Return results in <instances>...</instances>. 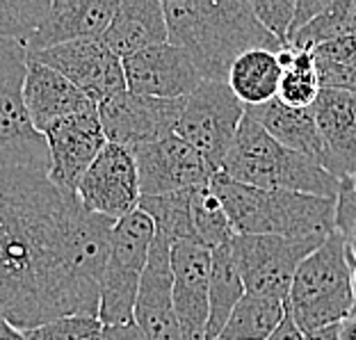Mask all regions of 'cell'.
<instances>
[{
  "label": "cell",
  "instance_id": "cell-1",
  "mask_svg": "<svg viewBox=\"0 0 356 340\" xmlns=\"http://www.w3.org/2000/svg\"><path fill=\"white\" fill-rule=\"evenodd\" d=\"M115 224L48 174L0 169V318L30 331L99 315Z\"/></svg>",
  "mask_w": 356,
  "mask_h": 340
},
{
  "label": "cell",
  "instance_id": "cell-2",
  "mask_svg": "<svg viewBox=\"0 0 356 340\" xmlns=\"http://www.w3.org/2000/svg\"><path fill=\"white\" fill-rule=\"evenodd\" d=\"M163 7L169 44L190 55L204 80L226 83L233 62L254 48L274 53L286 48L245 0H167Z\"/></svg>",
  "mask_w": 356,
  "mask_h": 340
},
{
  "label": "cell",
  "instance_id": "cell-3",
  "mask_svg": "<svg viewBox=\"0 0 356 340\" xmlns=\"http://www.w3.org/2000/svg\"><path fill=\"white\" fill-rule=\"evenodd\" d=\"M210 185L220 197L236 236L327 240L336 233V199L249 188L222 172L213 176Z\"/></svg>",
  "mask_w": 356,
  "mask_h": 340
},
{
  "label": "cell",
  "instance_id": "cell-4",
  "mask_svg": "<svg viewBox=\"0 0 356 340\" xmlns=\"http://www.w3.org/2000/svg\"><path fill=\"white\" fill-rule=\"evenodd\" d=\"M222 174L258 190H283L322 199H338L341 192V181L318 160L281 147L249 115H245L238 128Z\"/></svg>",
  "mask_w": 356,
  "mask_h": 340
},
{
  "label": "cell",
  "instance_id": "cell-5",
  "mask_svg": "<svg viewBox=\"0 0 356 340\" xmlns=\"http://www.w3.org/2000/svg\"><path fill=\"white\" fill-rule=\"evenodd\" d=\"M356 295L345 238L331 236L297 267L288 295V313L304 336L345 322L354 313Z\"/></svg>",
  "mask_w": 356,
  "mask_h": 340
},
{
  "label": "cell",
  "instance_id": "cell-6",
  "mask_svg": "<svg viewBox=\"0 0 356 340\" xmlns=\"http://www.w3.org/2000/svg\"><path fill=\"white\" fill-rule=\"evenodd\" d=\"M153 240L156 226L140 208L119 220L112 229L99 304V320L105 327L133 325L137 293L149 265Z\"/></svg>",
  "mask_w": 356,
  "mask_h": 340
},
{
  "label": "cell",
  "instance_id": "cell-7",
  "mask_svg": "<svg viewBox=\"0 0 356 340\" xmlns=\"http://www.w3.org/2000/svg\"><path fill=\"white\" fill-rule=\"evenodd\" d=\"M28 74V51L0 39V169L51 172L48 142L28 117L23 83Z\"/></svg>",
  "mask_w": 356,
  "mask_h": 340
},
{
  "label": "cell",
  "instance_id": "cell-8",
  "mask_svg": "<svg viewBox=\"0 0 356 340\" xmlns=\"http://www.w3.org/2000/svg\"><path fill=\"white\" fill-rule=\"evenodd\" d=\"M247 108L226 83L204 80L185 99L176 135L197 149L217 174L231 151Z\"/></svg>",
  "mask_w": 356,
  "mask_h": 340
},
{
  "label": "cell",
  "instance_id": "cell-9",
  "mask_svg": "<svg viewBox=\"0 0 356 340\" xmlns=\"http://www.w3.org/2000/svg\"><path fill=\"white\" fill-rule=\"evenodd\" d=\"M322 242V238L290 240L279 236H236L231 245L247 293L281 299L288 304L297 267Z\"/></svg>",
  "mask_w": 356,
  "mask_h": 340
},
{
  "label": "cell",
  "instance_id": "cell-10",
  "mask_svg": "<svg viewBox=\"0 0 356 340\" xmlns=\"http://www.w3.org/2000/svg\"><path fill=\"white\" fill-rule=\"evenodd\" d=\"M28 58L62 74L96 105L128 89L124 60L117 58L101 39L62 44L32 53Z\"/></svg>",
  "mask_w": 356,
  "mask_h": 340
},
{
  "label": "cell",
  "instance_id": "cell-11",
  "mask_svg": "<svg viewBox=\"0 0 356 340\" xmlns=\"http://www.w3.org/2000/svg\"><path fill=\"white\" fill-rule=\"evenodd\" d=\"M183 105L185 99H151V96L133 94L126 89L96 108H99L101 126L108 142L135 149L174 135Z\"/></svg>",
  "mask_w": 356,
  "mask_h": 340
},
{
  "label": "cell",
  "instance_id": "cell-12",
  "mask_svg": "<svg viewBox=\"0 0 356 340\" xmlns=\"http://www.w3.org/2000/svg\"><path fill=\"white\" fill-rule=\"evenodd\" d=\"M76 194L89 213L108 217L112 222L135 213L140 208L142 192L133 151L108 142V147L87 169Z\"/></svg>",
  "mask_w": 356,
  "mask_h": 340
},
{
  "label": "cell",
  "instance_id": "cell-13",
  "mask_svg": "<svg viewBox=\"0 0 356 340\" xmlns=\"http://www.w3.org/2000/svg\"><path fill=\"white\" fill-rule=\"evenodd\" d=\"M131 151L140 174L142 197H163L172 192L194 190L208 185L215 176L204 156L176 133Z\"/></svg>",
  "mask_w": 356,
  "mask_h": 340
},
{
  "label": "cell",
  "instance_id": "cell-14",
  "mask_svg": "<svg viewBox=\"0 0 356 340\" xmlns=\"http://www.w3.org/2000/svg\"><path fill=\"white\" fill-rule=\"evenodd\" d=\"M51 151V172L48 178L71 194L78 192V185L94 165L99 153L108 147V137L101 126L99 108H89L60 119L44 133Z\"/></svg>",
  "mask_w": 356,
  "mask_h": 340
},
{
  "label": "cell",
  "instance_id": "cell-15",
  "mask_svg": "<svg viewBox=\"0 0 356 340\" xmlns=\"http://www.w3.org/2000/svg\"><path fill=\"white\" fill-rule=\"evenodd\" d=\"M210 270L213 249L199 242L172 245L174 309L181 322L183 340H208Z\"/></svg>",
  "mask_w": 356,
  "mask_h": 340
},
{
  "label": "cell",
  "instance_id": "cell-16",
  "mask_svg": "<svg viewBox=\"0 0 356 340\" xmlns=\"http://www.w3.org/2000/svg\"><path fill=\"white\" fill-rule=\"evenodd\" d=\"M124 74L128 92L165 101L188 99L204 83L190 55L169 42L126 58Z\"/></svg>",
  "mask_w": 356,
  "mask_h": 340
},
{
  "label": "cell",
  "instance_id": "cell-17",
  "mask_svg": "<svg viewBox=\"0 0 356 340\" xmlns=\"http://www.w3.org/2000/svg\"><path fill=\"white\" fill-rule=\"evenodd\" d=\"M133 322L147 340H183L181 322L174 309L172 245L158 233L137 293Z\"/></svg>",
  "mask_w": 356,
  "mask_h": 340
},
{
  "label": "cell",
  "instance_id": "cell-18",
  "mask_svg": "<svg viewBox=\"0 0 356 340\" xmlns=\"http://www.w3.org/2000/svg\"><path fill=\"white\" fill-rule=\"evenodd\" d=\"M322 140L320 165L338 181L356 174V94L322 89L313 105Z\"/></svg>",
  "mask_w": 356,
  "mask_h": 340
},
{
  "label": "cell",
  "instance_id": "cell-19",
  "mask_svg": "<svg viewBox=\"0 0 356 340\" xmlns=\"http://www.w3.org/2000/svg\"><path fill=\"white\" fill-rule=\"evenodd\" d=\"M119 0H51L46 21L32 39L28 55L48 48L101 39L117 14Z\"/></svg>",
  "mask_w": 356,
  "mask_h": 340
},
{
  "label": "cell",
  "instance_id": "cell-20",
  "mask_svg": "<svg viewBox=\"0 0 356 340\" xmlns=\"http://www.w3.org/2000/svg\"><path fill=\"white\" fill-rule=\"evenodd\" d=\"M23 101H26V110L32 126L42 135L53 124H58L60 119H67L83 110L96 108V103L89 101L62 74L30 58H28L26 83H23Z\"/></svg>",
  "mask_w": 356,
  "mask_h": 340
},
{
  "label": "cell",
  "instance_id": "cell-21",
  "mask_svg": "<svg viewBox=\"0 0 356 340\" xmlns=\"http://www.w3.org/2000/svg\"><path fill=\"white\" fill-rule=\"evenodd\" d=\"M101 42L126 60L169 42L165 7L160 0H119L117 14Z\"/></svg>",
  "mask_w": 356,
  "mask_h": 340
},
{
  "label": "cell",
  "instance_id": "cell-22",
  "mask_svg": "<svg viewBox=\"0 0 356 340\" xmlns=\"http://www.w3.org/2000/svg\"><path fill=\"white\" fill-rule=\"evenodd\" d=\"M247 115L256 119L267 131V135L274 137L281 147L311 156L320 163L322 140L313 110H295L274 99L265 105H258V108H247Z\"/></svg>",
  "mask_w": 356,
  "mask_h": 340
},
{
  "label": "cell",
  "instance_id": "cell-23",
  "mask_svg": "<svg viewBox=\"0 0 356 340\" xmlns=\"http://www.w3.org/2000/svg\"><path fill=\"white\" fill-rule=\"evenodd\" d=\"M281 83L279 53L267 48H254L242 53L233 62L226 85L238 96L245 108H258L277 99Z\"/></svg>",
  "mask_w": 356,
  "mask_h": 340
},
{
  "label": "cell",
  "instance_id": "cell-24",
  "mask_svg": "<svg viewBox=\"0 0 356 340\" xmlns=\"http://www.w3.org/2000/svg\"><path fill=\"white\" fill-rule=\"evenodd\" d=\"M233 242V240H231ZM222 245L213 249V270H210V318H208V340L222 336L231 313L236 311L240 299L247 295L240 267L236 261L233 245Z\"/></svg>",
  "mask_w": 356,
  "mask_h": 340
},
{
  "label": "cell",
  "instance_id": "cell-25",
  "mask_svg": "<svg viewBox=\"0 0 356 340\" xmlns=\"http://www.w3.org/2000/svg\"><path fill=\"white\" fill-rule=\"evenodd\" d=\"M288 304L263 295H245L231 313L222 340H270L283 325Z\"/></svg>",
  "mask_w": 356,
  "mask_h": 340
},
{
  "label": "cell",
  "instance_id": "cell-26",
  "mask_svg": "<svg viewBox=\"0 0 356 340\" xmlns=\"http://www.w3.org/2000/svg\"><path fill=\"white\" fill-rule=\"evenodd\" d=\"M281 83L277 99L295 110H311L322 92L318 67L311 51L286 46L279 53Z\"/></svg>",
  "mask_w": 356,
  "mask_h": 340
},
{
  "label": "cell",
  "instance_id": "cell-27",
  "mask_svg": "<svg viewBox=\"0 0 356 340\" xmlns=\"http://www.w3.org/2000/svg\"><path fill=\"white\" fill-rule=\"evenodd\" d=\"M140 210L151 217L156 233L169 245L199 242L192 222V190L163 194V197H142Z\"/></svg>",
  "mask_w": 356,
  "mask_h": 340
},
{
  "label": "cell",
  "instance_id": "cell-28",
  "mask_svg": "<svg viewBox=\"0 0 356 340\" xmlns=\"http://www.w3.org/2000/svg\"><path fill=\"white\" fill-rule=\"evenodd\" d=\"M345 37H356V0H331L327 10L304 30H299L288 46L315 51L322 44Z\"/></svg>",
  "mask_w": 356,
  "mask_h": 340
},
{
  "label": "cell",
  "instance_id": "cell-29",
  "mask_svg": "<svg viewBox=\"0 0 356 340\" xmlns=\"http://www.w3.org/2000/svg\"><path fill=\"white\" fill-rule=\"evenodd\" d=\"M192 222L197 240L208 249L229 245L236 238L229 215L210 183L192 190Z\"/></svg>",
  "mask_w": 356,
  "mask_h": 340
},
{
  "label": "cell",
  "instance_id": "cell-30",
  "mask_svg": "<svg viewBox=\"0 0 356 340\" xmlns=\"http://www.w3.org/2000/svg\"><path fill=\"white\" fill-rule=\"evenodd\" d=\"M51 10V0H0V39L30 48Z\"/></svg>",
  "mask_w": 356,
  "mask_h": 340
},
{
  "label": "cell",
  "instance_id": "cell-31",
  "mask_svg": "<svg viewBox=\"0 0 356 340\" xmlns=\"http://www.w3.org/2000/svg\"><path fill=\"white\" fill-rule=\"evenodd\" d=\"M103 334L99 315H69L26 331L28 340H103Z\"/></svg>",
  "mask_w": 356,
  "mask_h": 340
},
{
  "label": "cell",
  "instance_id": "cell-32",
  "mask_svg": "<svg viewBox=\"0 0 356 340\" xmlns=\"http://www.w3.org/2000/svg\"><path fill=\"white\" fill-rule=\"evenodd\" d=\"M249 3H252V10L256 19L261 21V26L286 46L288 32L295 19L297 0H249Z\"/></svg>",
  "mask_w": 356,
  "mask_h": 340
},
{
  "label": "cell",
  "instance_id": "cell-33",
  "mask_svg": "<svg viewBox=\"0 0 356 340\" xmlns=\"http://www.w3.org/2000/svg\"><path fill=\"white\" fill-rule=\"evenodd\" d=\"M315 67H318V78H320L322 89L356 94V67L336 64V62H322V60H315Z\"/></svg>",
  "mask_w": 356,
  "mask_h": 340
},
{
  "label": "cell",
  "instance_id": "cell-34",
  "mask_svg": "<svg viewBox=\"0 0 356 340\" xmlns=\"http://www.w3.org/2000/svg\"><path fill=\"white\" fill-rule=\"evenodd\" d=\"M329 5H331V0H297L295 19H293V26H290V32H288V42L297 35L299 30H304L311 21L318 19ZM288 42H286V46H288Z\"/></svg>",
  "mask_w": 356,
  "mask_h": 340
},
{
  "label": "cell",
  "instance_id": "cell-35",
  "mask_svg": "<svg viewBox=\"0 0 356 340\" xmlns=\"http://www.w3.org/2000/svg\"><path fill=\"white\" fill-rule=\"evenodd\" d=\"M103 340H147L137 325H119V327H105Z\"/></svg>",
  "mask_w": 356,
  "mask_h": 340
},
{
  "label": "cell",
  "instance_id": "cell-36",
  "mask_svg": "<svg viewBox=\"0 0 356 340\" xmlns=\"http://www.w3.org/2000/svg\"><path fill=\"white\" fill-rule=\"evenodd\" d=\"M270 340H306V336L297 329V325H295L293 318H290V313H288L286 320H283V325L277 329V334H274Z\"/></svg>",
  "mask_w": 356,
  "mask_h": 340
},
{
  "label": "cell",
  "instance_id": "cell-37",
  "mask_svg": "<svg viewBox=\"0 0 356 340\" xmlns=\"http://www.w3.org/2000/svg\"><path fill=\"white\" fill-rule=\"evenodd\" d=\"M0 340H28L26 331L16 329L5 318H0Z\"/></svg>",
  "mask_w": 356,
  "mask_h": 340
},
{
  "label": "cell",
  "instance_id": "cell-38",
  "mask_svg": "<svg viewBox=\"0 0 356 340\" xmlns=\"http://www.w3.org/2000/svg\"><path fill=\"white\" fill-rule=\"evenodd\" d=\"M338 233H341V231H338ZM341 236L345 238L347 258H350V261H356V222L352 226H347V229L341 233Z\"/></svg>",
  "mask_w": 356,
  "mask_h": 340
},
{
  "label": "cell",
  "instance_id": "cell-39",
  "mask_svg": "<svg viewBox=\"0 0 356 340\" xmlns=\"http://www.w3.org/2000/svg\"><path fill=\"white\" fill-rule=\"evenodd\" d=\"M306 340H341V325L334 327H325L320 331H313V334L306 336Z\"/></svg>",
  "mask_w": 356,
  "mask_h": 340
},
{
  "label": "cell",
  "instance_id": "cell-40",
  "mask_svg": "<svg viewBox=\"0 0 356 340\" xmlns=\"http://www.w3.org/2000/svg\"><path fill=\"white\" fill-rule=\"evenodd\" d=\"M341 340H356V313L341 322Z\"/></svg>",
  "mask_w": 356,
  "mask_h": 340
},
{
  "label": "cell",
  "instance_id": "cell-41",
  "mask_svg": "<svg viewBox=\"0 0 356 340\" xmlns=\"http://www.w3.org/2000/svg\"><path fill=\"white\" fill-rule=\"evenodd\" d=\"M350 265H352V286H354V295H356V261H350ZM354 313H356V304H354Z\"/></svg>",
  "mask_w": 356,
  "mask_h": 340
},
{
  "label": "cell",
  "instance_id": "cell-42",
  "mask_svg": "<svg viewBox=\"0 0 356 340\" xmlns=\"http://www.w3.org/2000/svg\"><path fill=\"white\" fill-rule=\"evenodd\" d=\"M350 181H352V185H354V188H356V174H354V176L350 178Z\"/></svg>",
  "mask_w": 356,
  "mask_h": 340
},
{
  "label": "cell",
  "instance_id": "cell-43",
  "mask_svg": "<svg viewBox=\"0 0 356 340\" xmlns=\"http://www.w3.org/2000/svg\"><path fill=\"white\" fill-rule=\"evenodd\" d=\"M215 340H222V338H215Z\"/></svg>",
  "mask_w": 356,
  "mask_h": 340
}]
</instances>
